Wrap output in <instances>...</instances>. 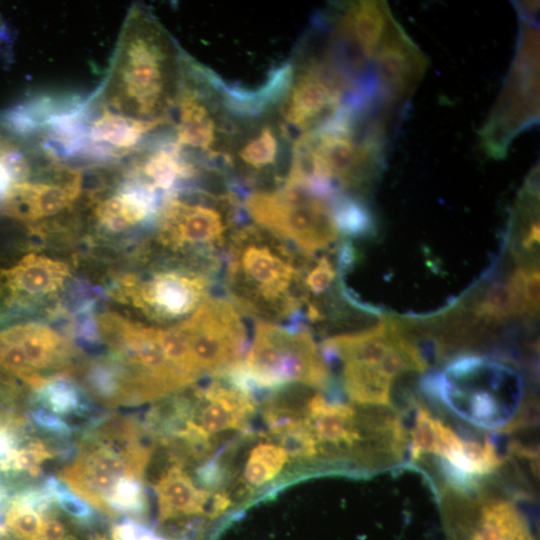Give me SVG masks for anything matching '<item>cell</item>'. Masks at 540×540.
<instances>
[{"mask_svg":"<svg viewBox=\"0 0 540 540\" xmlns=\"http://www.w3.org/2000/svg\"><path fill=\"white\" fill-rule=\"evenodd\" d=\"M184 54L148 9L134 5L95 102L120 115L171 125Z\"/></svg>","mask_w":540,"mask_h":540,"instance_id":"1","label":"cell"},{"mask_svg":"<svg viewBox=\"0 0 540 540\" xmlns=\"http://www.w3.org/2000/svg\"><path fill=\"white\" fill-rule=\"evenodd\" d=\"M391 122L376 113L349 110L297 135L283 184L326 197H359L383 170Z\"/></svg>","mask_w":540,"mask_h":540,"instance_id":"2","label":"cell"},{"mask_svg":"<svg viewBox=\"0 0 540 540\" xmlns=\"http://www.w3.org/2000/svg\"><path fill=\"white\" fill-rule=\"evenodd\" d=\"M301 258L268 230L241 224L227 245L223 286L244 313L266 322L306 325L303 314Z\"/></svg>","mask_w":540,"mask_h":540,"instance_id":"3","label":"cell"},{"mask_svg":"<svg viewBox=\"0 0 540 540\" xmlns=\"http://www.w3.org/2000/svg\"><path fill=\"white\" fill-rule=\"evenodd\" d=\"M422 388L464 421L487 430L512 423L523 398L521 378L511 367L474 354L457 356L443 371L425 375Z\"/></svg>","mask_w":540,"mask_h":540,"instance_id":"4","label":"cell"},{"mask_svg":"<svg viewBox=\"0 0 540 540\" xmlns=\"http://www.w3.org/2000/svg\"><path fill=\"white\" fill-rule=\"evenodd\" d=\"M245 217L241 198L227 184L222 189L190 185L163 199L158 241L194 260L222 266L229 240Z\"/></svg>","mask_w":540,"mask_h":540,"instance_id":"5","label":"cell"},{"mask_svg":"<svg viewBox=\"0 0 540 540\" xmlns=\"http://www.w3.org/2000/svg\"><path fill=\"white\" fill-rule=\"evenodd\" d=\"M224 375L254 397L295 383L332 389L328 363L306 326L293 328L260 320L245 361Z\"/></svg>","mask_w":540,"mask_h":540,"instance_id":"6","label":"cell"},{"mask_svg":"<svg viewBox=\"0 0 540 540\" xmlns=\"http://www.w3.org/2000/svg\"><path fill=\"white\" fill-rule=\"evenodd\" d=\"M295 59L277 114L298 135L315 130L348 110L366 108L364 97L333 61L313 30Z\"/></svg>","mask_w":540,"mask_h":540,"instance_id":"7","label":"cell"},{"mask_svg":"<svg viewBox=\"0 0 540 540\" xmlns=\"http://www.w3.org/2000/svg\"><path fill=\"white\" fill-rule=\"evenodd\" d=\"M515 6L519 16L516 52L479 132L482 150L494 159L505 157L512 141L539 121L538 2H519Z\"/></svg>","mask_w":540,"mask_h":540,"instance_id":"8","label":"cell"},{"mask_svg":"<svg viewBox=\"0 0 540 540\" xmlns=\"http://www.w3.org/2000/svg\"><path fill=\"white\" fill-rule=\"evenodd\" d=\"M220 82L221 78L213 71L185 53L171 115V135L180 151L205 170L218 173L233 122Z\"/></svg>","mask_w":540,"mask_h":540,"instance_id":"9","label":"cell"},{"mask_svg":"<svg viewBox=\"0 0 540 540\" xmlns=\"http://www.w3.org/2000/svg\"><path fill=\"white\" fill-rule=\"evenodd\" d=\"M294 137L276 112L234 117L223 149L220 169L227 186L238 195L283 184L291 161Z\"/></svg>","mask_w":540,"mask_h":540,"instance_id":"10","label":"cell"},{"mask_svg":"<svg viewBox=\"0 0 540 540\" xmlns=\"http://www.w3.org/2000/svg\"><path fill=\"white\" fill-rule=\"evenodd\" d=\"M336 196L325 197L282 184L248 191L241 197V203L245 215L257 226L293 244L305 257H313L338 238L334 215Z\"/></svg>","mask_w":540,"mask_h":540,"instance_id":"11","label":"cell"},{"mask_svg":"<svg viewBox=\"0 0 540 540\" xmlns=\"http://www.w3.org/2000/svg\"><path fill=\"white\" fill-rule=\"evenodd\" d=\"M412 463L434 457L445 485L455 494H470L501 465L496 446L488 439H468L418 405L408 439Z\"/></svg>","mask_w":540,"mask_h":540,"instance_id":"12","label":"cell"},{"mask_svg":"<svg viewBox=\"0 0 540 540\" xmlns=\"http://www.w3.org/2000/svg\"><path fill=\"white\" fill-rule=\"evenodd\" d=\"M99 335L126 369L136 404L159 399L194 381L167 357L160 327L146 326L115 314L98 320Z\"/></svg>","mask_w":540,"mask_h":540,"instance_id":"13","label":"cell"},{"mask_svg":"<svg viewBox=\"0 0 540 540\" xmlns=\"http://www.w3.org/2000/svg\"><path fill=\"white\" fill-rule=\"evenodd\" d=\"M220 271V266L208 263L163 268L141 278H127L120 294L153 320L181 322L209 297Z\"/></svg>","mask_w":540,"mask_h":540,"instance_id":"14","label":"cell"},{"mask_svg":"<svg viewBox=\"0 0 540 540\" xmlns=\"http://www.w3.org/2000/svg\"><path fill=\"white\" fill-rule=\"evenodd\" d=\"M178 325L200 376H216L242 362L247 331L239 311L229 301L208 297Z\"/></svg>","mask_w":540,"mask_h":540,"instance_id":"15","label":"cell"},{"mask_svg":"<svg viewBox=\"0 0 540 540\" xmlns=\"http://www.w3.org/2000/svg\"><path fill=\"white\" fill-rule=\"evenodd\" d=\"M321 353L327 363H359L394 379L410 371L423 372L426 367L416 345L390 321L358 333L332 336L322 343Z\"/></svg>","mask_w":540,"mask_h":540,"instance_id":"16","label":"cell"},{"mask_svg":"<svg viewBox=\"0 0 540 540\" xmlns=\"http://www.w3.org/2000/svg\"><path fill=\"white\" fill-rule=\"evenodd\" d=\"M462 507L446 509L449 540H535L528 517L512 499L462 495Z\"/></svg>","mask_w":540,"mask_h":540,"instance_id":"17","label":"cell"},{"mask_svg":"<svg viewBox=\"0 0 540 540\" xmlns=\"http://www.w3.org/2000/svg\"><path fill=\"white\" fill-rule=\"evenodd\" d=\"M255 409V397L220 374L194 391L189 420L213 444L215 435L245 429Z\"/></svg>","mask_w":540,"mask_h":540,"instance_id":"18","label":"cell"},{"mask_svg":"<svg viewBox=\"0 0 540 540\" xmlns=\"http://www.w3.org/2000/svg\"><path fill=\"white\" fill-rule=\"evenodd\" d=\"M81 190V174L68 167L57 181L25 179L11 183L0 200V211L19 221H39L67 209Z\"/></svg>","mask_w":540,"mask_h":540,"instance_id":"19","label":"cell"},{"mask_svg":"<svg viewBox=\"0 0 540 540\" xmlns=\"http://www.w3.org/2000/svg\"><path fill=\"white\" fill-rule=\"evenodd\" d=\"M68 276L64 262L28 253L0 271V284L11 301H21L57 291Z\"/></svg>","mask_w":540,"mask_h":540,"instance_id":"20","label":"cell"},{"mask_svg":"<svg viewBox=\"0 0 540 540\" xmlns=\"http://www.w3.org/2000/svg\"><path fill=\"white\" fill-rule=\"evenodd\" d=\"M160 199L156 192L131 178L115 193L100 200L95 217L102 228L121 232L157 218Z\"/></svg>","mask_w":540,"mask_h":540,"instance_id":"21","label":"cell"},{"mask_svg":"<svg viewBox=\"0 0 540 540\" xmlns=\"http://www.w3.org/2000/svg\"><path fill=\"white\" fill-rule=\"evenodd\" d=\"M1 330L18 345L32 370L40 376L42 370L61 366L69 356L66 340L49 326L23 323Z\"/></svg>","mask_w":540,"mask_h":540,"instance_id":"22","label":"cell"},{"mask_svg":"<svg viewBox=\"0 0 540 540\" xmlns=\"http://www.w3.org/2000/svg\"><path fill=\"white\" fill-rule=\"evenodd\" d=\"M342 364V386L350 400L371 407H392L394 378L371 366Z\"/></svg>","mask_w":540,"mask_h":540,"instance_id":"23","label":"cell"},{"mask_svg":"<svg viewBox=\"0 0 540 540\" xmlns=\"http://www.w3.org/2000/svg\"><path fill=\"white\" fill-rule=\"evenodd\" d=\"M35 391L44 409L58 416H83L90 409L76 384L63 377L46 378Z\"/></svg>","mask_w":540,"mask_h":540,"instance_id":"24","label":"cell"},{"mask_svg":"<svg viewBox=\"0 0 540 540\" xmlns=\"http://www.w3.org/2000/svg\"><path fill=\"white\" fill-rule=\"evenodd\" d=\"M289 458L281 445L262 442L249 453L244 466L243 477L248 487H261L275 479L283 470Z\"/></svg>","mask_w":540,"mask_h":540,"instance_id":"25","label":"cell"},{"mask_svg":"<svg viewBox=\"0 0 540 540\" xmlns=\"http://www.w3.org/2000/svg\"><path fill=\"white\" fill-rule=\"evenodd\" d=\"M334 215L339 233L348 237H366L374 233L375 220L360 197L345 193L334 199Z\"/></svg>","mask_w":540,"mask_h":540,"instance_id":"26","label":"cell"},{"mask_svg":"<svg viewBox=\"0 0 540 540\" xmlns=\"http://www.w3.org/2000/svg\"><path fill=\"white\" fill-rule=\"evenodd\" d=\"M108 515H131L143 518L148 511L147 493L142 478L127 476L120 479L113 488L108 501Z\"/></svg>","mask_w":540,"mask_h":540,"instance_id":"27","label":"cell"},{"mask_svg":"<svg viewBox=\"0 0 540 540\" xmlns=\"http://www.w3.org/2000/svg\"><path fill=\"white\" fill-rule=\"evenodd\" d=\"M43 515L14 497L5 513V528L14 540H42Z\"/></svg>","mask_w":540,"mask_h":540,"instance_id":"28","label":"cell"},{"mask_svg":"<svg viewBox=\"0 0 540 540\" xmlns=\"http://www.w3.org/2000/svg\"><path fill=\"white\" fill-rule=\"evenodd\" d=\"M518 309V315L534 316L539 311L540 277L536 266L520 267L508 281Z\"/></svg>","mask_w":540,"mask_h":540,"instance_id":"29","label":"cell"},{"mask_svg":"<svg viewBox=\"0 0 540 540\" xmlns=\"http://www.w3.org/2000/svg\"><path fill=\"white\" fill-rule=\"evenodd\" d=\"M474 313L477 317L488 321H502L518 315V309L509 283L492 285L476 304Z\"/></svg>","mask_w":540,"mask_h":540,"instance_id":"30","label":"cell"},{"mask_svg":"<svg viewBox=\"0 0 540 540\" xmlns=\"http://www.w3.org/2000/svg\"><path fill=\"white\" fill-rule=\"evenodd\" d=\"M43 489L54 504L58 505L71 519L87 524L94 518L93 507L73 492L60 478L50 476L43 482Z\"/></svg>","mask_w":540,"mask_h":540,"instance_id":"31","label":"cell"},{"mask_svg":"<svg viewBox=\"0 0 540 540\" xmlns=\"http://www.w3.org/2000/svg\"><path fill=\"white\" fill-rule=\"evenodd\" d=\"M30 418L38 428L55 436L68 437L73 433L70 424L46 409L37 408L31 411Z\"/></svg>","mask_w":540,"mask_h":540,"instance_id":"32","label":"cell"},{"mask_svg":"<svg viewBox=\"0 0 540 540\" xmlns=\"http://www.w3.org/2000/svg\"><path fill=\"white\" fill-rule=\"evenodd\" d=\"M43 519L42 540H77L68 524L52 510L45 513Z\"/></svg>","mask_w":540,"mask_h":540,"instance_id":"33","label":"cell"},{"mask_svg":"<svg viewBox=\"0 0 540 540\" xmlns=\"http://www.w3.org/2000/svg\"><path fill=\"white\" fill-rule=\"evenodd\" d=\"M4 36V27H3V23L2 21L0 20V39Z\"/></svg>","mask_w":540,"mask_h":540,"instance_id":"34","label":"cell"}]
</instances>
